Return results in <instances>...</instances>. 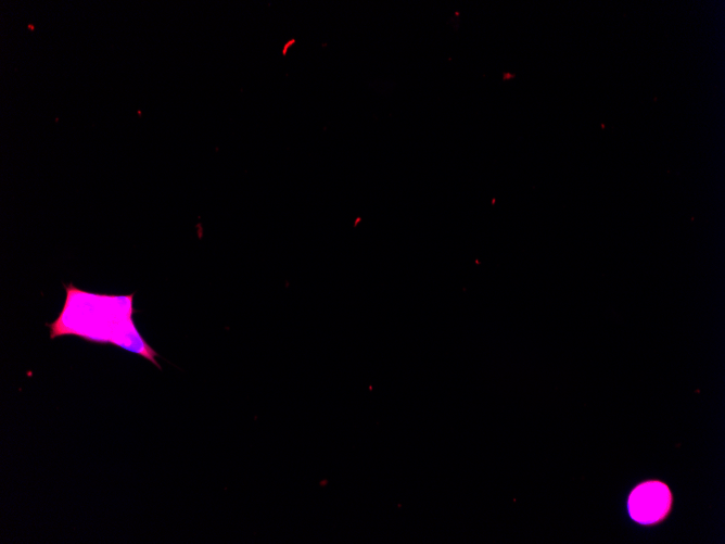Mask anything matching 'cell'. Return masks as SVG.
Returning a JSON list of instances; mask_svg holds the SVG:
<instances>
[{
	"instance_id": "6da1fadb",
	"label": "cell",
	"mask_w": 725,
	"mask_h": 544,
	"mask_svg": "<svg viewBox=\"0 0 725 544\" xmlns=\"http://www.w3.org/2000/svg\"><path fill=\"white\" fill-rule=\"evenodd\" d=\"M63 287L65 302L60 315L52 322L50 338L76 336L90 343L113 344L145 357L158 369V354L142 338L135 326L132 315L133 293L128 295L98 294L85 291L73 283Z\"/></svg>"
},
{
	"instance_id": "7a4b0ae2",
	"label": "cell",
	"mask_w": 725,
	"mask_h": 544,
	"mask_svg": "<svg viewBox=\"0 0 725 544\" xmlns=\"http://www.w3.org/2000/svg\"><path fill=\"white\" fill-rule=\"evenodd\" d=\"M670 502V492L663 483L646 482L637 486L631 494L628 507L636 521L652 523L666 514Z\"/></svg>"
}]
</instances>
